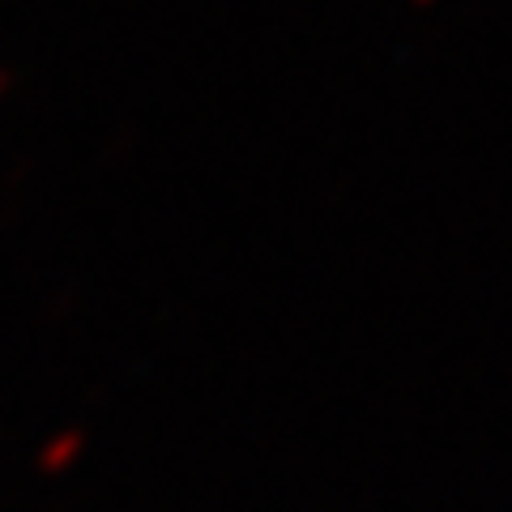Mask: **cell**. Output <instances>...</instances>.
Here are the masks:
<instances>
[{"mask_svg": "<svg viewBox=\"0 0 512 512\" xmlns=\"http://www.w3.org/2000/svg\"><path fill=\"white\" fill-rule=\"evenodd\" d=\"M414 5H436V0H414Z\"/></svg>", "mask_w": 512, "mask_h": 512, "instance_id": "cell-1", "label": "cell"}]
</instances>
